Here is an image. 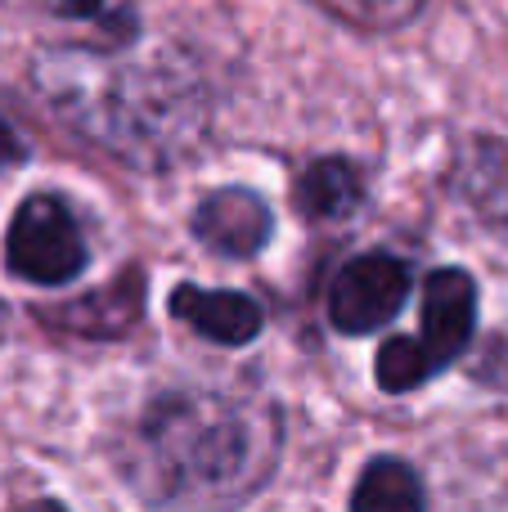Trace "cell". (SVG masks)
<instances>
[{"instance_id":"8fae6325","label":"cell","mask_w":508,"mask_h":512,"mask_svg":"<svg viewBox=\"0 0 508 512\" xmlns=\"http://www.w3.org/2000/svg\"><path fill=\"white\" fill-rule=\"evenodd\" d=\"M428 378H437V373H432V364L423 360L414 337H392V342L378 351V387L383 391H396V396H401V391L423 387Z\"/></svg>"},{"instance_id":"7a4b0ae2","label":"cell","mask_w":508,"mask_h":512,"mask_svg":"<svg viewBox=\"0 0 508 512\" xmlns=\"http://www.w3.org/2000/svg\"><path fill=\"white\" fill-rule=\"evenodd\" d=\"M32 81L63 126L140 171L189 158L212 117L203 77L176 54L45 50Z\"/></svg>"},{"instance_id":"9c48e42d","label":"cell","mask_w":508,"mask_h":512,"mask_svg":"<svg viewBox=\"0 0 508 512\" xmlns=\"http://www.w3.org/2000/svg\"><path fill=\"white\" fill-rule=\"evenodd\" d=\"M356 203H360V176L342 158L311 162L302 171V180H297V207L311 221H342L347 212H356Z\"/></svg>"},{"instance_id":"ba28073f","label":"cell","mask_w":508,"mask_h":512,"mask_svg":"<svg viewBox=\"0 0 508 512\" xmlns=\"http://www.w3.org/2000/svg\"><path fill=\"white\" fill-rule=\"evenodd\" d=\"M140 292H144L140 274L126 270L117 283H108V288L72 301V306L50 310L45 319L59 324V328H68V333H81V337H122L140 324V306H144Z\"/></svg>"},{"instance_id":"30bf717a","label":"cell","mask_w":508,"mask_h":512,"mask_svg":"<svg viewBox=\"0 0 508 512\" xmlns=\"http://www.w3.org/2000/svg\"><path fill=\"white\" fill-rule=\"evenodd\" d=\"M351 512H423L419 472L401 459H374L351 490Z\"/></svg>"},{"instance_id":"3957f363","label":"cell","mask_w":508,"mask_h":512,"mask_svg":"<svg viewBox=\"0 0 508 512\" xmlns=\"http://www.w3.org/2000/svg\"><path fill=\"white\" fill-rule=\"evenodd\" d=\"M9 270L27 283L41 288H59L72 283L86 265V239L77 230V216L50 194L27 198L9 221V239H5Z\"/></svg>"},{"instance_id":"8992f818","label":"cell","mask_w":508,"mask_h":512,"mask_svg":"<svg viewBox=\"0 0 508 512\" xmlns=\"http://www.w3.org/2000/svg\"><path fill=\"white\" fill-rule=\"evenodd\" d=\"M270 207L261 203L252 189H221L207 194L194 212V234L203 248L221 252V256H257L270 243Z\"/></svg>"},{"instance_id":"277c9868","label":"cell","mask_w":508,"mask_h":512,"mask_svg":"<svg viewBox=\"0 0 508 512\" xmlns=\"http://www.w3.org/2000/svg\"><path fill=\"white\" fill-rule=\"evenodd\" d=\"M410 297V265L392 252H365L338 270L329 288V319L338 333H374L392 324Z\"/></svg>"},{"instance_id":"9a60e30c","label":"cell","mask_w":508,"mask_h":512,"mask_svg":"<svg viewBox=\"0 0 508 512\" xmlns=\"http://www.w3.org/2000/svg\"><path fill=\"white\" fill-rule=\"evenodd\" d=\"M5 328H9V310H5V301H0V337H5Z\"/></svg>"},{"instance_id":"52a82bcc","label":"cell","mask_w":508,"mask_h":512,"mask_svg":"<svg viewBox=\"0 0 508 512\" xmlns=\"http://www.w3.org/2000/svg\"><path fill=\"white\" fill-rule=\"evenodd\" d=\"M167 306L185 328H194L198 337L221 346H248L266 324L257 301L230 288L216 292V288H198V283H180Z\"/></svg>"},{"instance_id":"4fadbf2b","label":"cell","mask_w":508,"mask_h":512,"mask_svg":"<svg viewBox=\"0 0 508 512\" xmlns=\"http://www.w3.org/2000/svg\"><path fill=\"white\" fill-rule=\"evenodd\" d=\"M50 9L54 14H68V18H104L108 23L122 5H117V0H50Z\"/></svg>"},{"instance_id":"7c38bea8","label":"cell","mask_w":508,"mask_h":512,"mask_svg":"<svg viewBox=\"0 0 508 512\" xmlns=\"http://www.w3.org/2000/svg\"><path fill=\"white\" fill-rule=\"evenodd\" d=\"M333 9L351 14L356 23H369V27H387V23H401L419 9V0H329Z\"/></svg>"},{"instance_id":"5bb4252c","label":"cell","mask_w":508,"mask_h":512,"mask_svg":"<svg viewBox=\"0 0 508 512\" xmlns=\"http://www.w3.org/2000/svg\"><path fill=\"white\" fill-rule=\"evenodd\" d=\"M14 512H68V508H59V504H23V508H14Z\"/></svg>"},{"instance_id":"5b68a950","label":"cell","mask_w":508,"mask_h":512,"mask_svg":"<svg viewBox=\"0 0 508 512\" xmlns=\"http://www.w3.org/2000/svg\"><path fill=\"white\" fill-rule=\"evenodd\" d=\"M477 324V283L464 270H437L423 288V333L414 337L432 373L455 364L473 342Z\"/></svg>"},{"instance_id":"6da1fadb","label":"cell","mask_w":508,"mask_h":512,"mask_svg":"<svg viewBox=\"0 0 508 512\" xmlns=\"http://www.w3.org/2000/svg\"><path fill=\"white\" fill-rule=\"evenodd\" d=\"M279 414L257 396L167 391L122 445L126 481L162 512H234L279 463Z\"/></svg>"}]
</instances>
